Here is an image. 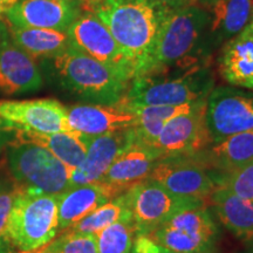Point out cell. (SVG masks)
I'll return each instance as SVG.
<instances>
[{"mask_svg": "<svg viewBox=\"0 0 253 253\" xmlns=\"http://www.w3.org/2000/svg\"><path fill=\"white\" fill-rule=\"evenodd\" d=\"M82 6L106 25L131 63L135 78L148 74L158 34L170 8L157 0H93L82 1Z\"/></svg>", "mask_w": 253, "mask_h": 253, "instance_id": "1", "label": "cell"}, {"mask_svg": "<svg viewBox=\"0 0 253 253\" xmlns=\"http://www.w3.org/2000/svg\"><path fill=\"white\" fill-rule=\"evenodd\" d=\"M213 52L207 12L198 5L172 8L161 27L148 74L210 63Z\"/></svg>", "mask_w": 253, "mask_h": 253, "instance_id": "2", "label": "cell"}, {"mask_svg": "<svg viewBox=\"0 0 253 253\" xmlns=\"http://www.w3.org/2000/svg\"><path fill=\"white\" fill-rule=\"evenodd\" d=\"M43 80L86 103L116 104L130 82L74 47L39 60Z\"/></svg>", "mask_w": 253, "mask_h": 253, "instance_id": "3", "label": "cell"}, {"mask_svg": "<svg viewBox=\"0 0 253 253\" xmlns=\"http://www.w3.org/2000/svg\"><path fill=\"white\" fill-rule=\"evenodd\" d=\"M214 88L210 63L132 79L120 102L130 106H178L207 101Z\"/></svg>", "mask_w": 253, "mask_h": 253, "instance_id": "4", "label": "cell"}, {"mask_svg": "<svg viewBox=\"0 0 253 253\" xmlns=\"http://www.w3.org/2000/svg\"><path fill=\"white\" fill-rule=\"evenodd\" d=\"M59 232L58 195L17 190L4 238L23 252H32L54 239Z\"/></svg>", "mask_w": 253, "mask_h": 253, "instance_id": "5", "label": "cell"}, {"mask_svg": "<svg viewBox=\"0 0 253 253\" xmlns=\"http://www.w3.org/2000/svg\"><path fill=\"white\" fill-rule=\"evenodd\" d=\"M7 161L12 175L25 189L60 195L71 188L72 170L40 145L20 142L9 148Z\"/></svg>", "mask_w": 253, "mask_h": 253, "instance_id": "6", "label": "cell"}, {"mask_svg": "<svg viewBox=\"0 0 253 253\" xmlns=\"http://www.w3.org/2000/svg\"><path fill=\"white\" fill-rule=\"evenodd\" d=\"M145 237L177 253H214L218 227L204 205L177 213Z\"/></svg>", "mask_w": 253, "mask_h": 253, "instance_id": "7", "label": "cell"}, {"mask_svg": "<svg viewBox=\"0 0 253 253\" xmlns=\"http://www.w3.org/2000/svg\"><path fill=\"white\" fill-rule=\"evenodd\" d=\"M126 194L137 237L148 236L177 213L207 205L204 199L178 197L150 179L132 185Z\"/></svg>", "mask_w": 253, "mask_h": 253, "instance_id": "8", "label": "cell"}, {"mask_svg": "<svg viewBox=\"0 0 253 253\" xmlns=\"http://www.w3.org/2000/svg\"><path fill=\"white\" fill-rule=\"evenodd\" d=\"M205 121L212 144L253 129V90L218 86L207 99Z\"/></svg>", "mask_w": 253, "mask_h": 253, "instance_id": "9", "label": "cell"}, {"mask_svg": "<svg viewBox=\"0 0 253 253\" xmlns=\"http://www.w3.org/2000/svg\"><path fill=\"white\" fill-rule=\"evenodd\" d=\"M71 46L89 55L130 82L135 78L131 63L126 58L102 21L90 11H84L67 30Z\"/></svg>", "mask_w": 253, "mask_h": 253, "instance_id": "10", "label": "cell"}, {"mask_svg": "<svg viewBox=\"0 0 253 253\" xmlns=\"http://www.w3.org/2000/svg\"><path fill=\"white\" fill-rule=\"evenodd\" d=\"M0 123L15 131L73 132L68 125L67 109L55 99L0 101Z\"/></svg>", "mask_w": 253, "mask_h": 253, "instance_id": "11", "label": "cell"}, {"mask_svg": "<svg viewBox=\"0 0 253 253\" xmlns=\"http://www.w3.org/2000/svg\"><path fill=\"white\" fill-rule=\"evenodd\" d=\"M147 179L156 182L178 197L207 201L216 189L210 169L196 156L160 160Z\"/></svg>", "mask_w": 253, "mask_h": 253, "instance_id": "12", "label": "cell"}, {"mask_svg": "<svg viewBox=\"0 0 253 253\" xmlns=\"http://www.w3.org/2000/svg\"><path fill=\"white\" fill-rule=\"evenodd\" d=\"M207 102L168 121L151 147L161 157L195 156L212 144L207 121Z\"/></svg>", "mask_w": 253, "mask_h": 253, "instance_id": "13", "label": "cell"}, {"mask_svg": "<svg viewBox=\"0 0 253 253\" xmlns=\"http://www.w3.org/2000/svg\"><path fill=\"white\" fill-rule=\"evenodd\" d=\"M82 11L81 0H18L4 19L8 26L67 32Z\"/></svg>", "mask_w": 253, "mask_h": 253, "instance_id": "14", "label": "cell"}, {"mask_svg": "<svg viewBox=\"0 0 253 253\" xmlns=\"http://www.w3.org/2000/svg\"><path fill=\"white\" fill-rule=\"evenodd\" d=\"M43 77L34 58L15 45L8 31L0 34V91L5 95H24L40 90Z\"/></svg>", "mask_w": 253, "mask_h": 253, "instance_id": "15", "label": "cell"}, {"mask_svg": "<svg viewBox=\"0 0 253 253\" xmlns=\"http://www.w3.org/2000/svg\"><path fill=\"white\" fill-rule=\"evenodd\" d=\"M66 109L71 130L87 137L135 128L137 125L135 114L121 102L116 104L78 103L66 107Z\"/></svg>", "mask_w": 253, "mask_h": 253, "instance_id": "16", "label": "cell"}, {"mask_svg": "<svg viewBox=\"0 0 253 253\" xmlns=\"http://www.w3.org/2000/svg\"><path fill=\"white\" fill-rule=\"evenodd\" d=\"M135 138L134 128L90 137L84 162L71 173V188L100 182L116 157Z\"/></svg>", "mask_w": 253, "mask_h": 253, "instance_id": "17", "label": "cell"}, {"mask_svg": "<svg viewBox=\"0 0 253 253\" xmlns=\"http://www.w3.org/2000/svg\"><path fill=\"white\" fill-rule=\"evenodd\" d=\"M123 192L126 190L103 182L72 186L63 191L58 195L59 232L73 226L101 205Z\"/></svg>", "mask_w": 253, "mask_h": 253, "instance_id": "18", "label": "cell"}, {"mask_svg": "<svg viewBox=\"0 0 253 253\" xmlns=\"http://www.w3.org/2000/svg\"><path fill=\"white\" fill-rule=\"evenodd\" d=\"M217 67L230 86L253 90V17L244 30L220 47Z\"/></svg>", "mask_w": 253, "mask_h": 253, "instance_id": "19", "label": "cell"}, {"mask_svg": "<svg viewBox=\"0 0 253 253\" xmlns=\"http://www.w3.org/2000/svg\"><path fill=\"white\" fill-rule=\"evenodd\" d=\"M160 160H162V157L151 145L136 137L135 141L116 157L100 182L126 191L132 185L147 179Z\"/></svg>", "mask_w": 253, "mask_h": 253, "instance_id": "20", "label": "cell"}, {"mask_svg": "<svg viewBox=\"0 0 253 253\" xmlns=\"http://www.w3.org/2000/svg\"><path fill=\"white\" fill-rule=\"evenodd\" d=\"M210 19L214 50L239 34L253 17V0H197Z\"/></svg>", "mask_w": 253, "mask_h": 253, "instance_id": "21", "label": "cell"}, {"mask_svg": "<svg viewBox=\"0 0 253 253\" xmlns=\"http://www.w3.org/2000/svg\"><path fill=\"white\" fill-rule=\"evenodd\" d=\"M209 199L218 219L233 236L243 242H253V201L220 188L214 189Z\"/></svg>", "mask_w": 253, "mask_h": 253, "instance_id": "22", "label": "cell"}, {"mask_svg": "<svg viewBox=\"0 0 253 253\" xmlns=\"http://www.w3.org/2000/svg\"><path fill=\"white\" fill-rule=\"evenodd\" d=\"M211 171L225 172L253 161V129L232 135L195 155Z\"/></svg>", "mask_w": 253, "mask_h": 253, "instance_id": "23", "label": "cell"}, {"mask_svg": "<svg viewBox=\"0 0 253 253\" xmlns=\"http://www.w3.org/2000/svg\"><path fill=\"white\" fill-rule=\"evenodd\" d=\"M18 138H20L21 142H27L45 148L73 171L84 162L90 137L75 132L38 134V132L18 131Z\"/></svg>", "mask_w": 253, "mask_h": 253, "instance_id": "24", "label": "cell"}, {"mask_svg": "<svg viewBox=\"0 0 253 253\" xmlns=\"http://www.w3.org/2000/svg\"><path fill=\"white\" fill-rule=\"evenodd\" d=\"M7 27L11 40L38 61L52 58L71 47L67 32L46 28Z\"/></svg>", "mask_w": 253, "mask_h": 253, "instance_id": "25", "label": "cell"}, {"mask_svg": "<svg viewBox=\"0 0 253 253\" xmlns=\"http://www.w3.org/2000/svg\"><path fill=\"white\" fill-rule=\"evenodd\" d=\"M129 214H131V211L129 208L128 197H126V192H123L118 197L110 199L106 204L101 205L93 212H90L88 216L82 218L80 221L62 232L96 236L100 231Z\"/></svg>", "mask_w": 253, "mask_h": 253, "instance_id": "26", "label": "cell"}, {"mask_svg": "<svg viewBox=\"0 0 253 253\" xmlns=\"http://www.w3.org/2000/svg\"><path fill=\"white\" fill-rule=\"evenodd\" d=\"M137 238L132 214L107 226L96 235L99 253H130Z\"/></svg>", "mask_w": 253, "mask_h": 253, "instance_id": "27", "label": "cell"}, {"mask_svg": "<svg viewBox=\"0 0 253 253\" xmlns=\"http://www.w3.org/2000/svg\"><path fill=\"white\" fill-rule=\"evenodd\" d=\"M216 188L231 192L240 198L253 201V161L225 172L211 171Z\"/></svg>", "mask_w": 253, "mask_h": 253, "instance_id": "28", "label": "cell"}, {"mask_svg": "<svg viewBox=\"0 0 253 253\" xmlns=\"http://www.w3.org/2000/svg\"><path fill=\"white\" fill-rule=\"evenodd\" d=\"M25 253H99L96 236L60 232L46 245Z\"/></svg>", "mask_w": 253, "mask_h": 253, "instance_id": "29", "label": "cell"}, {"mask_svg": "<svg viewBox=\"0 0 253 253\" xmlns=\"http://www.w3.org/2000/svg\"><path fill=\"white\" fill-rule=\"evenodd\" d=\"M15 195H17V190L14 191L0 190V238L4 237L9 214L13 208Z\"/></svg>", "mask_w": 253, "mask_h": 253, "instance_id": "30", "label": "cell"}, {"mask_svg": "<svg viewBox=\"0 0 253 253\" xmlns=\"http://www.w3.org/2000/svg\"><path fill=\"white\" fill-rule=\"evenodd\" d=\"M130 253H150L149 238L145 236H138L135 240L134 248Z\"/></svg>", "mask_w": 253, "mask_h": 253, "instance_id": "31", "label": "cell"}, {"mask_svg": "<svg viewBox=\"0 0 253 253\" xmlns=\"http://www.w3.org/2000/svg\"><path fill=\"white\" fill-rule=\"evenodd\" d=\"M149 251L150 253H177L171 251V250L163 248V246L157 245L156 243H154L151 239H149Z\"/></svg>", "mask_w": 253, "mask_h": 253, "instance_id": "32", "label": "cell"}, {"mask_svg": "<svg viewBox=\"0 0 253 253\" xmlns=\"http://www.w3.org/2000/svg\"><path fill=\"white\" fill-rule=\"evenodd\" d=\"M2 19H4V8H2L1 0H0V34L4 33V32L7 31V28H6L5 24L2 23Z\"/></svg>", "mask_w": 253, "mask_h": 253, "instance_id": "33", "label": "cell"}, {"mask_svg": "<svg viewBox=\"0 0 253 253\" xmlns=\"http://www.w3.org/2000/svg\"><path fill=\"white\" fill-rule=\"evenodd\" d=\"M17 1L18 0H1V5H2V8H4V12L6 9L11 7V6H13Z\"/></svg>", "mask_w": 253, "mask_h": 253, "instance_id": "34", "label": "cell"}, {"mask_svg": "<svg viewBox=\"0 0 253 253\" xmlns=\"http://www.w3.org/2000/svg\"><path fill=\"white\" fill-rule=\"evenodd\" d=\"M4 242H5L4 237H2V238H0V253H8V249L6 248L5 244H2Z\"/></svg>", "mask_w": 253, "mask_h": 253, "instance_id": "35", "label": "cell"}, {"mask_svg": "<svg viewBox=\"0 0 253 253\" xmlns=\"http://www.w3.org/2000/svg\"><path fill=\"white\" fill-rule=\"evenodd\" d=\"M249 249L246 250V251L244 252V253H253V242H251V243H249Z\"/></svg>", "mask_w": 253, "mask_h": 253, "instance_id": "36", "label": "cell"}, {"mask_svg": "<svg viewBox=\"0 0 253 253\" xmlns=\"http://www.w3.org/2000/svg\"><path fill=\"white\" fill-rule=\"evenodd\" d=\"M81 1H84V2H88V1H93V0H81Z\"/></svg>", "mask_w": 253, "mask_h": 253, "instance_id": "37", "label": "cell"}]
</instances>
